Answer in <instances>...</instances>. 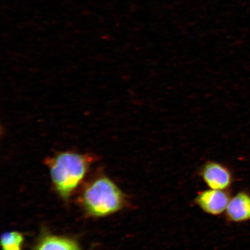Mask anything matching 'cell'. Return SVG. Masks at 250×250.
I'll list each match as a JSON object with an SVG mask.
<instances>
[{
	"instance_id": "obj_3",
	"label": "cell",
	"mask_w": 250,
	"mask_h": 250,
	"mask_svg": "<svg viewBox=\"0 0 250 250\" xmlns=\"http://www.w3.org/2000/svg\"><path fill=\"white\" fill-rule=\"evenodd\" d=\"M230 197L226 190L209 189L199 192L195 202L202 210L211 215L226 212Z\"/></svg>"
},
{
	"instance_id": "obj_7",
	"label": "cell",
	"mask_w": 250,
	"mask_h": 250,
	"mask_svg": "<svg viewBox=\"0 0 250 250\" xmlns=\"http://www.w3.org/2000/svg\"><path fill=\"white\" fill-rule=\"evenodd\" d=\"M23 242L22 234L15 231L4 233L1 237L3 250H21Z\"/></svg>"
},
{
	"instance_id": "obj_2",
	"label": "cell",
	"mask_w": 250,
	"mask_h": 250,
	"mask_svg": "<svg viewBox=\"0 0 250 250\" xmlns=\"http://www.w3.org/2000/svg\"><path fill=\"white\" fill-rule=\"evenodd\" d=\"M81 203L87 213L104 217L121 210L125 205L124 193L108 178L99 177L90 183L81 195Z\"/></svg>"
},
{
	"instance_id": "obj_1",
	"label": "cell",
	"mask_w": 250,
	"mask_h": 250,
	"mask_svg": "<svg viewBox=\"0 0 250 250\" xmlns=\"http://www.w3.org/2000/svg\"><path fill=\"white\" fill-rule=\"evenodd\" d=\"M95 158L89 154L64 151L46 159L52 183L59 195L65 199L69 198Z\"/></svg>"
},
{
	"instance_id": "obj_4",
	"label": "cell",
	"mask_w": 250,
	"mask_h": 250,
	"mask_svg": "<svg viewBox=\"0 0 250 250\" xmlns=\"http://www.w3.org/2000/svg\"><path fill=\"white\" fill-rule=\"evenodd\" d=\"M201 177L210 189L226 190L232 183L230 171L223 165L215 161H208L203 165Z\"/></svg>"
},
{
	"instance_id": "obj_6",
	"label": "cell",
	"mask_w": 250,
	"mask_h": 250,
	"mask_svg": "<svg viewBox=\"0 0 250 250\" xmlns=\"http://www.w3.org/2000/svg\"><path fill=\"white\" fill-rule=\"evenodd\" d=\"M36 250H81L77 244L70 239L56 236H46L41 240Z\"/></svg>"
},
{
	"instance_id": "obj_5",
	"label": "cell",
	"mask_w": 250,
	"mask_h": 250,
	"mask_svg": "<svg viewBox=\"0 0 250 250\" xmlns=\"http://www.w3.org/2000/svg\"><path fill=\"white\" fill-rule=\"evenodd\" d=\"M228 220L242 223L250 220V195L240 192L230 199L226 212Z\"/></svg>"
}]
</instances>
